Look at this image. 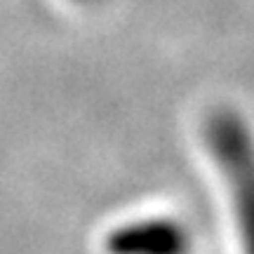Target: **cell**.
<instances>
[{
    "label": "cell",
    "mask_w": 254,
    "mask_h": 254,
    "mask_svg": "<svg viewBox=\"0 0 254 254\" xmlns=\"http://www.w3.org/2000/svg\"><path fill=\"white\" fill-rule=\"evenodd\" d=\"M205 144L231 195L243 254H254V134L247 120L231 109L207 118Z\"/></svg>",
    "instance_id": "obj_1"
},
{
    "label": "cell",
    "mask_w": 254,
    "mask_h": 254,
    "mask_svg": "<svg viewBox=\"0 0 254 254\" xmlns=\"http://www.w3.org/2000/svg\"><path fill=\"white\" fill-rule=\"evenodd\" d=\"M190 231L174 217H144L111 228L104 238L106 254H189Z\"/></svg>",
    "instance_id": "obj_2"
},
{
    "label": "cell",
    "mask_w": 254,
    "mask_h": 254,
    "mask_svg": "<svg viewBox=\"0 0 254 254\" xmlns=\"http://www.w3.org/2000/svg\"><path fill=\"white\" fill-rule=\"evenodd\" d=\"M75 2H82V5H90V2H97V0H75Z\"/></svg>",
    "instance_id": "obj_3"
}]
</instances>
